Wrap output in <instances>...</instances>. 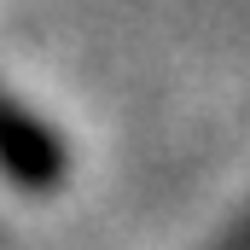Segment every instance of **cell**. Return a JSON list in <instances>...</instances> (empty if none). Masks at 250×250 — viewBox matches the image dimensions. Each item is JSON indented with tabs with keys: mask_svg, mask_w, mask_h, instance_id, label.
Here are the masks:
<instances>
[{
	"mask_svg": "<svg viewBox=\"0 0 250 250\" xmlns=\"http://www.w3.org/2000/svg\"><path fill=\"white\" fill-rule=\"evenodd\" d=\"M0 169L29 192L59 187V175H64V146L35 117H23L6 93H0Z\"/></svg>",
	"mask_w": 250,
	"mask_h": 250,
	"instance_id": "obj_1",
	"label": "cell"
}]
</instances>
